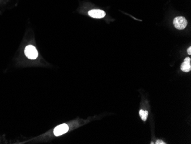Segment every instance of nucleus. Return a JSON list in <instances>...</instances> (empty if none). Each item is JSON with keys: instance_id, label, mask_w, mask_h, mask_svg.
<instances>
[{"instance_id": "nucleus-3", "label": "nucleus", "mask_w": 191, "mask_h": 144, "mask_svg": "<svg viewBox=\"0 0 191 144\" xmlns=\"http://www.w3.org/2000/svg\"><path fill=\"white\" fill-rule=\"evenodd\" d=\"M68 130H69L68 126L65 124H64L59 125L54 128V134L56 136H59L66 133L68 131Z\"/></svg>"}, {"instance_id": "nucleus-2", "label": "nucleus", "mask_w": 191, "mask_h": 144, "mask_svg": "<svg viewBox=\"0 0 191 144\" xmlns=\"http://www.w3.org/2000/svg\"><path fill=\"white\" fill-rule=\"evenodd\" d=\"M173 24L176 29L179 30H183L184 29H185L187 25V20L185 17L182 16L177 17L174 19Z\"/></svg>"}, {"instance_id": "nucleus-6", "label": "nucleus", "mask_w": 191, "mask_h": 144, "mask_svg": "<svg viewBox=\"0 0 191 144\" xmlns=\"http://www.w3.org/2000/svg\"><path fill=\"white\" fill-rule=\"evenodd\" d=\"M140 116L141 117L142 120L144 121H145L147 120L148 116V111H144L143 110H140L139 111Z\"/></svg>"}, {"instance_id": "nucleus-4", "label": "nucleus", "mask_w": 191, "mask_h": 144, "mask_svg": "<svg viewBox=\"0 0 191 144\" xmlns=\"http://www.w3.org/2000/svg\"><path fill=\"white\" fill-rule=\"evenodd\" d=\"M89 16L95 19H101L104 17L106 13L103 10L101 9H92L88 12Z\"/></svg>"}, {"instance_id": "nucleus-5", "label": "nucleus", "mask_w": 191, "mask_h": 144, "mask_svg": "<svg viewBox=\"0 0 191 144\" xmlns=\"http://www.w3.org/2000/svg\"><path fill=\"white\" fill-rule=\"evenodd\" d=\"M181 70L185 72H188L191 70V58L187 57L184 59V62L181 66Z\"/></svg>"}, {"instance_id": "nucleus-1", "label": "nucleus", "mask_w": 191, "mask_h": 144, "mask_svg": "<svg viewBox=\"0 0 191 144\" xmlns=\"http://www.w3.org/2000/svg\"><path fill=\"white\" fill-rule=\"evenodd\" d=\"M25 55L31 60H35L38 58V53L37 49L32 45H28L25 48Z\"/></svg>"}, {"instance_id": "nucleus-7", "label": "nucleus", "mask_w": 191, "mask_h": 144, "mask_svg": "<svg viewBox=\"0 0 191 144\" xmlns=\"http://www.w3.org/2000/svg\"><path fill=\"white\" fill-rule=\"evenodd\" d=\"M156 144H165L164 141H163L160 140H158L156 142Z\"/></svg>"}, {"instance_id": "nucleus-8", "label": "nucleus", "mask_w": 191, "mask_h": 144, "mask_svg": "<svg viewBox=\"0 0 191 144\" xmlns=\"http://www.w3.org/2000/svg\"><path fill=\"white\" fill-rule=\"evenodd\" d=\"M188 53V54L191 55V47H189V48L187 50Z\"/></svg>"}]
</instances>
